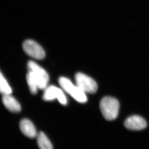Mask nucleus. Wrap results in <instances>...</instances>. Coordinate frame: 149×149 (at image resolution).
Listing matches in <instances>:
<instances>
[{
	"label": "nucleus",
	"mask_w": 149,
	"mask_h": 149,
	"mask_svg": "<svg viewBox=\"0 0 149 149\" xmlns=\"http://www.w3.org/2000/svg\"><path fill=\"white\" fill-rule=\"evenodd\" d=\"M100 109L103 116L108 121H112L117 117L119 111V103L114 97H105L100 102Z\"/></svg>",
	"instance_id": "nucleus-1"
},
{
	"label": "nucleus",
	"mask_w": 149,
	"mask_h": 149,
	"mask_svg": "<svg viewBox=\"0 0 149 149\" xmlns=\"http://www.w3.org/2000/svg\"><path fill=\"white\" fill-rule=\"evenodd\" d=\"M58 82L63 90L76 101L80 103H85L87 101V98L86 93L77 85L74 86L70 79L64 77H61L58 79Z\"/></svg>",
	"instance_id": "nucleus-2"
},
{
	"label": "nucleus",
	"mask_w": 149,
	"mask_h": 149,
	"mask_svg": "<svg viewBox=\"0 0 149 149\" xmlns=\"http://www.w3.org/2000/svg\"><path fill=\"white\" fill-rule=\"evenodd\" d=\"M28 70L33 72L38 83L40 89H45L49 81V75L43 68L40 66L36 63L29 61L28 63Z\"/></svg>",
	"instance_id": "nucleus-3"
},
{
	"label": "nucleus",
	"mask_w": 149,
	"mask_h": 149,
	"mask_svg": "<svg viewBox=\"0 0 149 149\" xmlns=\"http://www.w3.org/2000/svg\"><path fill=\"white\" fill-rule=\"evenodd\" d=\"M76 85L84 93L94 94L97 90V84L92 78L81 72L77 73L75 76Z\"/></svg>",
	"instance_id": "nucleus-4"
},
{
	"label": "nucleus",
	"mask_w": 149,
	"mask_h": 149,
	"mask_svg": "<svg viewBox=\"0 0 149 149\" xmlns=\"http://www.w3.org/2000/svg\"><path fill=\"white\" fill-rule=\"evenodd\" d=\"M22 47L24 52L31 58L41 60L45 57V51L44 49L33 40H26L23 44Z\"/></svg>",
	"instance_id": "nucleus-5"
},
{
	"label": "nucleus",
	"mask_w": 149,
	"mask_h": 149,
	"mask_svg": "<svg viewBox=\"0 0 149 149\" xmlns=\"http://www.w3.org/2000/svg\"><path fill=\"white\" fill-rule=\"evenodd\" d=\"M55 99L63 105L67 104L66 97L61 89L54 86H47L44 92L43 99L45 101H51Z\"/></svg>",
	"instance_id": "nucleus-6"
},
{
	"label": "nucleus",
	"mask_w": 149,
	"mask_h": 149,
	"mask_svg": "<svg viewBox=\"0 0 149 149\" xmlns=\"http://www.w3.org/2000/svg\"><path fill=\"white\" fill-rule=\"evenodd\" d=\"M125 127L134 131L141 130L146 128V121L144 118L138 116H133L127 118L124 123Z\"/></svg>",
	"instance_id": "nucleus-7"
},
{
	"label": "nucleus",
	"mask_w": 149,
	"mask_h": 149,
	"mask_svg": "<svg viewBox=\"0 0 149 149\" xmlns=\"http://www.w3.org/2000/svg\"><path fill=\"white\" fill-rule=\"evenodd\" d=\"M2 101L6 108L9 111L18 113L21 111L19 103L11 94L3 95Z\"/></svg>",
	"instance_id": "nucleus-8"
},
{
	"label": "nucleus",
	"mask_w": 149,
	"mask_h": 149,
	"mask_svg": "<svg viewBox=\"0 0 149 149\" xmlns=\"http://www.w3.org/2000/svg\"><path fill=\"white\" fill-rule=\"evenodd\" d=\"M21 132L26 136L34 138L37 136V131L34 125L31 121L27 119H23L20 123Z\"/></svg>",
	"instance_id": "nucleus-9"
},
{
	"label": "nucleus",
	"mask_w": 149,
	"mask_h": 149,
	"mask_svg": "<svg viewBox=\"0 0 149 149\" xmlns=\"http://www.w3.org/2000/svg\"><path fill=\"white\" fill-rule=\"evenodd\" d=\"M38 147L41 149H52L53 146L50 141L42 132H40L37 136Z\"/></svg>",
	"instance_id": "nucleus-10"
},
{
	"label": "nucleus",
	"mask_w": 149,
	"mask_h": 149,
	"mask_svg": "<svg viewBox=\"0 0 149 149\" xmlns=\"http://www.w3.org/2000/svg\"><path fill=\"white\" fill-rule=\"evenodd\" d=\"M27 82L31 93L33 94H36L39 88L38 83L33 72L30 70H28V73L27 74Z\"/></svg>",
	"instance_id": "nucleus-11"
},
{
	"label": "nucleus",
	"mask_w": 149,
	"mask_h": 149,
	"mask_svg": "<svg viewBox=\"0 0 149 149\" xmlns=\"http://www.w3.org/2000/svg\"><path fill=\"white\" fill-rule=\"evenodd\" d=\"M0 91L3 95L11 94L12 92L11 87L1 72L0 76Z\"/></svg>",
	"instance_id": "nucleus-12"
}]
</instances>
